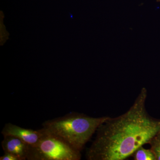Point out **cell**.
Instances as JSON below:
<instances>
[{"instance_id": "3957f363", "label": "cell", "mask_w": 160, "mask_h": 160, "mask_svg": "<svg viewBox=\"0 0 160 160\" xmlns=\"http://www.w3.org/2000/svg\"><path fill=\"white\" fill-rule=\"evenodd\" d=\"M81 159V151L57 137L44 132V136L39 142L35 146H30L27 160H79Z\"/></svg>"}, {"instance_id": "5b68a950", "label": "cell", "mask_w": 160, "mask_h": 160, "mask_svg": "<svg viewBox=\"0 0 160 160\" xmlns=\"http://www.w3.org/2000/svg\"><path fill=\"white\" fill-rule=\"evenodd\" d=\"M2 146L4 152L14 154L20 160H27L31 146L18 138L11 136H4Z\"/></svg>"}, {"instance_id": "52a82bcc", "label": "cell", "mask_w": 160, "mask_h": 160, "mask_svg": "<svg viewBox=\"0 0 160 160\" xmlns=\"http://www.w3.org/2000/svg\"><path fill=\"white\" fill-rule=\"evenodd\" d=\"M149 144L157 160H160V132L152 139Z\"/></svg>"}, {"instance_id": "9c48e42d", "label": "cell", "mask_w": 160, "mask_h": 160, "mask_svg": "<svg viewBox=\"0 0 160 160\" xmlns=\"http://www.w3.org/2000/svg\"><path fill=\"white\" fill-rule=\"evenodd\" d=\"M156 2H160V0H156Z\"/></svg>"}, {"instance_id": "7a4b0ae2", "label": "cell", "mask_w": 160, "mask_h": 160, "mask_svg": "<svg viewBox=\"0 0 160 160\" xmlns=\"http://www.w3.org/2000/svg\"><path fill=\"white\" fill-rule=\"evenodd\" d=\"M108 118L92 117L84 113L69 112L63 116L47 120L43 123L42 129L81 151L99 126Z\"/></svg>"}, {"instance_id": "ba28073f", "label": "cell", "mask_w": 160, "mask_h": 160, "mask_svg": "<svg viewBox=\"0 0 160 160\" xmlns=\"http://www.w3.org/2000/svg\"><path fill=\"white\" fill-rule=\"evenodd\" d=\"M0 160H20L19 158L9 152H5L4 154L0 157Z\"/></svg>"}, {"instance_id": "8992f818", "label": "cell", "mask_w": 160, "mask_h": 160, "mask_svg": "<svg viewBox=\"0 0 160 160\" xmlns=\"http://www.w3.org/2000/svg\"><path fill=\"white\" fill-rule=\"evenodd\" d=\"M132 155L135 160H157L151 149H145L143 146L137 149Z\"/></svg>"}, {"instance_id": "6da1fadb", "label": "cell", "mask_w": 160, "mask_h": 160, "mask_svg": "<svg viewBox=\"0 0 160 160\" xmlns=\"http://www.w3.org/2000/svg\"><path fill=\"white\" fill-rule=\"evenodd\" d=\"M147 90L141 89L129 110L117 117H108L96 131L87 150L88 160H124L150 141L160 132V120L148 114Z\"/></svg>"}, {"instance_id": "277c9868", "label": "cell", "mask_w": 160, "mask_h": 160, "mask_svg": "<svg viewBox=\"0 0 160 160\" xmlns=\"http://www.w3.org/2000/svg\"><path fill=\"white\" fill-rule=\"evenodd\" d=\"M3 136H11L18 138L31 146L36 145L44 135L42 129L33 130L22 128L11 123H6L2 131Z\"/></svg>"}]
</instances>
